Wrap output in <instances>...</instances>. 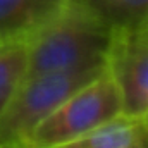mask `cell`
<instances>
[{
    "instance_id": "obj_3",
    "label": "cell",
    "mask_w": 148,
    "mask_h": 148,
    "mask_svg": "<svg viewBox=\"0 0 148 148\" xmlns=\"http://www.w3.org/2000/svg\"><path fill=\"white\" fill-rule=\"evenodd\" d=\"M103 64L24 77L0 110V147L21 145L67 97L103 71Z\"/></svg>"
},
{
    "instance_id": "obj_1",
    "label": "cell",
    "mask_w": 148,
    "mask_h": 148,
    "mask_svg": "<svg viewBox=\"0 0 148 148\" xmlns=\"http://www.w3.org/2000/svg\"><path fill=\"white\" fill-rule=\"evenodd\" d=\"M110 24L84 0H66L62 7L26 41L24 77L103 64Z\"/></svg>"
},
{
    "instance_id": "obj_8",
    "label": "cell",
    "mask_w": 148,
    "mask_h": 148,
    "mask_svg": "<svg viewBox=\"0 0 148 148\" xmlns=\"http://www.w3.org/2000/svg\"><path fill=\"white\" fill-rule=\"evenodd\" d=\"M28 69L26 41H12L0 45V93L10 91L24 79Z\"/></svg>"
},
{
    "instance_id": "obj_6",
    "label": "cell",
    "mask_w": 148,
    "mask_h": 148,
    "mask_svg": "<svg viewBox=\"0 0 148 148\" xmlns=\"http://www.w3.org/2000/svg\"><path fill=\"white\" fill-rule=\"evenodd\" d=\"M143 134L145 129L138 119L121 114L83 136L55 148H133Z\"/></svg>"
},
{
    "instance_id": "obj_7",
    "label": "cell",
    "mask_w": 148,
    "mask_h": 148,
    "mask_svg": "<svg viewBox=\"0 0 148 148\" xmlns=\"http://www.w3.org/2000/svg\"><path fill=\"white\" fill-rule=\"evenodd\" d=\"M110 28L148 23V0H84Z\"/></svg>"
},
{
    "instance_id": "obj_11",
    "label": "cell",
    "mask_w": 148,
    "mask_h": 148,
    "mask_svg": "<svg viewBox=\"0 0 148 148\" xmlns=\"http://www.w3.org/2000/svg\"><path fill=\"white\" fill-rule=\"evenodd\" d=\"M0 148H21V147H17V145H10V147H0Z\"/></svg>"
},
{
    "instance_id": "obj_5",
    "label": "cell",
    "mask_w": 148,
    "mask_h": 148,
    "mask_svg": "<svg viewBox=\"0 0 148 148\" xmlns=\"http://www.w3.org/2000/svg\"><path fill=\"white\" fill-rule=\"evenodd\" d=\"M66 0H0V43L28 41Z\"/></svg>"
},
{
    "instance_id": "obj_2",
    "label": "cell",
    "mask_w": 148,
    "mask_h": 148,
    "mask_svg": "<svg viewBox=\"0 0 148 148\" xmlns=\"http://www.w3.org/2000/svg\"><path fill=\"white\" fill-rule=\"evenodd\" d=\"M105 66V64H103ZM122 114L121 91L103 71L67 97L24 138L21 148H55Z\"/></svg>"
},
{
    "instance_id": "obj_10",
    "label": "cell",
    "mask_w": 148,
    "mask_h": 148,
    "mask_svg": "<svg viewBox=\"0 0 148 148\" xmlns=\"http://www.w3.org/2000/svg\"><path fill=\"white\" fill-rule=\"evenodd\" d=\"M7 93H0V110H2V107H3V103H5V100H7Z\"/></svg>"
},
{
    "instance_id": "obj_4",
    "label": "cell",
    "mask_w": 148,
    "mask_h": 148,
    "mask_svg": "<svg viewBox=\"0 0 148 148\" xmlns=\"http://www.w3.org/2000/svg\"><path fill=\"white\" fill-rule=\"evenodd\" d=\"M103 64L121 91L122 114L140 119L148 105V23L114 26Z\"/></svg>"
},
{
    "instance_id": "obj_9",
    "label": "cell",
    "mask_w": 148,
    "mask_h": 148,
    "mask_svg": "<svg viewBox=\"0 0 148 148\" xmlns=\"http://www.w3.org/2000/svg\"><path fill=\"white\" fill-rule=\"evenodd\" d=\"M138 121H140V124L143 126V129L148 133V105H147V109L143 110V114L140 115V119H138Z\"/></svg>"
},
{
    "instance_id": "obj_12",
    "label": "cell",
    "mask_w": 148,
    "mask_h": 148,
    "mask_svg": "<svg viewBox=\"0 0 148 148\" xmlns=\"http://www.w3.org/2000/svg\"><path fill=\"white\" fill-rule=\"evenodd\" d=\"M0 45H2V43H0Z\"/></svg>"
}]
</instances>
